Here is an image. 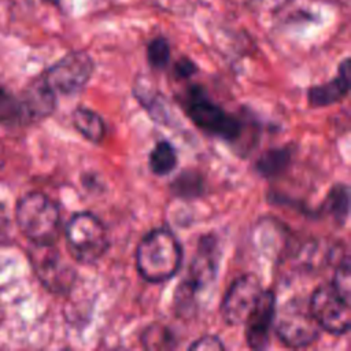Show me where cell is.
Segmentation results:
<instances>
[{
	"instance_id": "9c48e42d",
	"label": "cell",
	"mask_w": 351,
	"mask_h": 351,
	"mask_svg": "<svg viewBox=\"0 0 351 351\" xmlns=\"http://www.w3.org/2000/svg\"><path fill=\"white\" fill-rule=\"evenodd\" d=\"M307 304L321 329L336 336L348 332L351 324L350 300L332 284L318 287Z\"/></svg>"
},
{
	"instance_id": "cb8c5ba5",
	"label": "cell",
	"mask_w": 351,
	"mask_h": 351,
	"mask_svg": "<svg viewBox=\"0 0 351 351\" xmlns=\"http://www.w3.org/2000/svg\"><path fill=\"white\" fill-rule=\"evenodd\" d=\"M197 66L189 59V58H180L174 63V75L180 80L191 78L193 74H196Z\"/></svg>"
},
{
	"instance_id": "7c38bea8",
	"label": "cell",
	"mask_w": 351,
	"mask_h": 351,
	"mask_svg": "<svg viewBox=\"0 0 351 351\" xmlns=\"http://www.w3.org/2000/svg\"><path fill=\"white\" fill-rule=\"evenodd\" d=\"M350 59L346 58L337 69V74L324 84L313 85L307 92V100L311 107H326L341 101L350 90L351 70Z\"/></svg>"
},
{
	"instance_id": "9a60e30c",
	"label": "cell",
	"mask_w": 351,
	"mask_h": 351,
	"mask_svg": "<svg viewBox=\"0 0 351 351\" xmlns=\"http://www.w3.org/2000/svg\"><path fill=\"white\" fill-rule=\"evenodd\" d=\"M292 159L289 147H277L265 151L255 162V170L266 178H273L285 171Z\"/></svg>"
},
{
	"instance_id": "8fae6325",
	"label": "cell",
	"mask_w": 351,
	"mask_h": 351,
	"mask_svg": "<svg viewBox=\"0 0 351 351\" xmlns=\"http://www.w3.org/2000/svg\"><path fill=\"white\" fill-rule=\"evenodd\" d=\"M276 310L274 293L269 289H263L243 322L245 326V340L250 348L265 350L269 346Z\"/></svg>"
},
{
	"instance_id": "5bb4252c",
	"label": "cell",
	"mask_w": 351,
	"mask_h": 351,
	"mask_svg": "<svg viewBox=\"0 0 351 351\" xmlns=\"http://www.w3.org/2000/svg\"><path fill=\"white\" fill-rule=\"evenodd\" d=\"M73 125L90 143L99 144L106 136V123L103 118L90 108L77 107L73 111Z\"/></svg>"
},
{
	"instance_id": "603a6c76",
	"label": "cell",
	"mask_w": 351,
	"mask_h": 351,
	"mask_svg": "<svg viewBox=\"0 0 351 351\" xmlns=\"http://www.w3.org/2000/svg\"><path fill=\"white\" fill-rule=\"evenodd\" d=\"M189 350H213V351H222L225 350V344L222 343V340L214 335H204L199 339H196L191 346Z\"/></svg>"
},
{
	"instance_id": "ac0fdd59",
	"label": "cell",
	"mask_w": 351,
	"mask_h": 351,
	"mask_svg": "<svg viewBox=\"0 0 351 351\" xmlns=\"http://www.w3.org/2000/svg\"><path fill=\"white\" fill-rule=\"evenodd\" d=\"M170 189L180 199H196L204 193L206 184L197 171L185 170L171 181Z\"/></svg>"
},
{
	"instance_id": "3957f363",
	"label": "cell",
	"mask_w": 351,
	"mask_h": 351,
	"mask_svg": "<svg viewBox=\"0 0 351 351\" xmlns=\"http://www.w3.org/2000/svg\"><path fill=\"white\" fill-rule=\"evenodd\" d=\"M181 103L188 118L204 133L225 141L240 138V119L214 101L203 86L196 84L188 86Z\"/></svg>"
},
{
	"instance_id": "ffe728a7",
	"label": "cell",
	"mask_w": 351,
	"mask_h": 351,
	"mask_svg": "<svg viewBox=\"0 0 351 351\" xmlns=\"http://www.w3.org/2000/svg\"><path fill=\"white\" fill-rule=\"evenodd\" d=\"M22 121H27V117L21 99L14 96L0 82V123L16 125Z\"/></svg>"
},
{
	"instance_id": "5b68a950",
	"label": "cell",
	"mask_w": 351,
	"mask_h": 351,
	"mask_svg": "<svg viewBox=\"0 0 351 351\" xmlns=\"http://www.w3.org/2000/svg\"><path fill=\"white\" fill-rule=\"evenodd\" d=\"M66 241L71 256L82 265L96 263L110 247L104 223L88 211L77 213L69 219Z\"/></svg>"
},
{
	"instance_id": "52a82bcc",
	"label": "cell",
	"mask_w": 351,
	"mask_h": 351,
	"mask_svg": "<svg viewBox=\"0 0 351 351\" xmlns=\"http://www.w3.org/2000/svg\"><path fill=\"white\" fill-rule=\"evenodd\" d=\"M29 258L43 287L56 295L70 292L77 273L53 244H33L29 250Z\"/></svg>"
},
{
	"instance_id": "ba28073f",
	"label": "cell",
	"mask_w": 351,
	"mask_h": 351,
	"mask_svg": "<svg viewBox=\"0 0 351 351\" xmlns=\"http://www.w3.org/2000/svg\"><path fill=\"white\" fill-rule=\"evenodd\" d=\"M93 71L92 56L85 51H73L47 69L41 78L55 93L74 95L88 84Z\"/></svg>"
},
{
	"instance_id": "2e32d148",
	"label": "cell",
	"mask_w": 351,
	"mask_h": 351,
	"mask_svg": "<svg viewBox=\"0 0 351 351\" xmlns=\"http://www.w3.org/2000/svg\"><path fill=\"white\" fill-rule=\"evenodd\" d=\"M177 151L167 140L158 141L148 155L149 170L158 177L169 176L170 173H173L177 166Z\"/></svg>"
},
{
	"instance_id": "4fadbf2b",
	"label": "cell",
	"mask_w": 351,
	"mask_h": 351,
	"mask_svg": "<svg viewBox=\"0 0 351 351\" xmlns=\"http://www.w3.org/2000/svg\"><path fill=\"white\" fill-rule=\"evenodd\" d=\"M19 99L25 108L27 121L48 117L55 110L56 104V93L44 82L41 77L32 82Z\"/></svg>"
},
{
	"instance_id": "4316f807",
	"label": "cell",
	"mask_w": 351,
	"mask_h": 351,
	"mask_svg": "<svg viewBox=\"0 0 351 351\" xmlns=\"http://www.w3.org/2000/svg\"><path fill=\"white\" fill-rule=\"evenodd\" d=\"M0 155H1V152H0Z\"/></svg>"
},
{
	"instance_id": "d6986e66",
	"label": "cell",
	"mask_w": 351,
	"mask_h": 351,
	"mask_svg": "<svg viewBox=\"0 0 351 351\" xmlns=\"http://www.w3.org/2000/svg\"><path fill=\"white\" fill-rule=\"evenodd\" d=\"M174 332L160 324H152L141 333V344L147 350H171L177 346Z\"/></svg>"
},
{
	"instance_id": "277c9868",
	"label": "cell",
	"mask_w": 351,
	"mask_h": 351,
	"mask_svg": "<svg viewBox=\"0 0 351 351\" xmlns=\"http://www.w3.org/2000/svg\"><path fill=\"white\" fill-rule=\"evenodd\" d=\"M15 219L19 230L33 244H53L59 236V207L41 192H30L19 199Z\"/></svg>"
},
{
	"instance_id": "30bf717a",
	"label": "cell",
	"mask_w": 351,
	"mask_h": 351,
	"mask_svg": "<svg viewBox=\"0 0 351 351\" xmlns=\"http://www.w3.org/2000/svg\"><path fill=\"white\" fill-rule=\"evenodd\" d=\"M262 291L261 280L255 274L239 276L222 299L221 314L223 321L229 325L243 324Z\"/></svg>"
},
{
	"instance_id": "d4e9b609",
	"label": "cell",
	"mask_w": 351,
	"mask_h": 351,
	"mask_svg": "<svg viewBox=\"0 0 351 351\" xmlns=\"http://www.w3.org/2000/svg\"><path fill=\"white\" fill-rule=\"evenodd\" d=\"M10 236V221L5 208L0 204V243H5Z\"/></svg>"
},
{
	"instance_id": "8992f818",
	"label": "cell",
	"mask_w": 351,
	"mask_h": 351,
	"mask_svg": "<svg viewBox=\"0 0 351 351\" xmlns=\"http://www.w3.org/2000/svg\"><path fill=\"white\" fill-rule=\"evenodd\" d=\"M273 328L277 337L292 348L313 344L319 337L321 329L311 315L308 304L300 299H291L276 310Z\"/></svg>"
},
{
	"instance_id": "484cf974",
	"label": "cell",
	"mask_w": 351,
	"mask_h": 351,
	"mask_svg": "<svg viewBox=\"0 0 351 351\" xmlns=\"http://www.w3.org/2000/svg\"><path fill=\"white\" fill-rule=\"evenodd\" d=\"M51 1H55V0H51Z\"/></svg>"
},
{
	"instance_id": "e0dca14e",
	"label": "cell",
	"mask_w": 351,
	"mask_h": 351,
	"mask_svg": "<svg viewBox=\"0 0 351 351\" xmlns=\"http://www.w3.org/2000/svg\"><path fill=\"white\" fill-rule=\"evenodd\" d=\"M322 211L339 225L346 223L350 213V189L346 184H336L330 188L322 203Z\"/></svg>"
},
{
	"instance_id": "44dd1931",
	"label": "cell",
	"mask_w": 351,
	"mask_h": 351,
	"mask_svg": "<svg viewBox=\"0 0 351 351\" xmlns=\"http://www.w3.org/2000/svg\"><path fill=\"white\" fill-rule=\"evenodd\" d=\"M147 60L155 70H163L170 60V45L165 37H155L147 47Z\"/></svg>"
},
{
	"instance_id": "7402d4cb",
	"label": "cell",
	"mask_w": 351,
	"mask_h": 351,
	"mask_svg": "<svg viewBox=\"0 0 351 351\" xmlns=\"http://www.w3.org/2000/svg\"><path fill=\"white\" fill-rule=\"evenodd\" d=\"M350 276H351L350 258H348V255H344V258L340 259V262L336 266L333 280H332L330 284L348 300L351 299V280H350Z\"/></svg>"
},
{
	"instance_id": "6da1fadb",
	"label": "cell",
	"mask_w": 351,
	"mask_h": 351,
	"mask_svg": "<svg viewBox=\"0 0 351 351\" xmlns=\"http://www.w3.org/2000/svg\"><path fill=\"white\" fill-rule=\"evenodd\" d=\"M182 262V248L174 233L166 228L149 230L136 250V267L148 282L159 284L177 274Z\"/></svg>"
},
{
	"instance_id": "7a4b0ae2",
	"label": "cell",
	"mask_w": 351,
	"mask_h": 351,
	"mask_svg": "<svg viewBox=\"0 0 351 351\" xmlns=\"http://www.w3.org/2000/svg\"><path fill=\"white\" fill-rule=\"evenodd\" d=\"M219 243L214 234H206L199 240L191 261L188 277L182 280L176 292V311L188 315L196 310V296L208 288L217 277L219 267Z\"/></svg>"
}]
</instances>
